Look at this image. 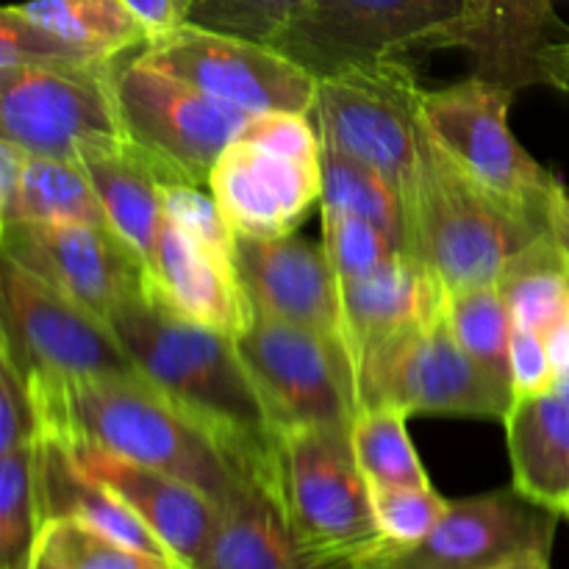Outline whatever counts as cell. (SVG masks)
Segmentation results:
<instances>
[{"label":"cell","mask_w":569,"mask_h":569,"mask_svg":"<svg viewBox=\"0 0 569 569\" xmlns=\"http://www.w3.org/2000/svg\"><path fill=\"white\" fill-rule=\"evenodd\" d=\"M78 164L87 170L89 181L98 189L114 231L142 256L150 270L167 226L164 181L159 170L144 159L131 139L89 144L78 153Z\"/></svg>","instance_id":"23"},{"label":"cell","mask_w":569,"mask_h":569,"mask_svg":"<svg viewBox=\"0 0 569 569\" xmlns=\"http://www.w3.org/2000/svg\"><path fill=\"white\" fill-rule=\"evenodd\" d=\"M37 569H59V567H56V565H53V561H50V559H48V556H44V553H42V556H39V565H37Z\"/></svg>","instance_id":"45"},{"label":"cell","mask_w":569,"mask_h":569,"mask_svg":"<svg viewBox=\"0 0 569 569\" xmlns=\"http://www.w3.org/2000/svg\"><path fill=\"white\" fill-rule=\"evenodd\" d=\"M37 453L44 520H76L81 526L106 533L109 539L128 545V548L172 561V556L167 553L159 537L117 495H111L103 483L94 481L72 459L70 448H67L59 433L42 431L37 442Z\"/></svg>","instance_id":"24"},{"label":"cell","mask_w":569,"mask_h":569,"mask_svg":"<svg viewBox=\"0 0 569 569\" xmlns=\"http://www.w3.org/2000/svg\"><path fill=\"white\" fill-rule=\"evenodd\" d=\"M237 350L278 433L342 428L359 417V381L345 348L295 322L250 309Z\"/></svg>","instance_id":"7"},{"label":"cell","mask_w":569,"mask_h":569,"mask_svg":"<svg viewBox=\"0 0 569 569\" xmlns=\"http://www.w3.org/2000/svg\"><path fill=\"white\" fill-rule=\"evenodd\" d=\"M445 311H448V322L456 339L470 353V359L489 378H495L506 392L515 395V383H511L515 320H511V311L500 295L498 283L448 295V309Z\"/></svg>","instance_id":"32"},{"label":"cell","mask_w":569,"mask_h":569,"mask_svg":"<svg viewBox=\"0 0 569 569\" xmlns=\"http://www.w3.org/2000/svg\"><path fill=\"white\" fill-rule=\"evenodd\" d=\"M148 28L150 39L176 31L187 22V0H120Z\"/></svg>","instance_id":"40"},{"label":"cell","mask_w":569,"mask_h":569,"mask_svg":"<svg viewBox=\"0 0 569 569\" xmlns=\"http://www.w3.org/2000/svg\"><path fill=\"white\" fill-rule=\"evenodd\" d=\"M192 569H359L306 548L283 517L278 489L256 481L222 509L220 528Z\"/></svg>","instance_id":"21"},{"label":"cell","mask_w":569,"mask_h":569,"mask_svg":"<svg viewBox=\"0 0 569 569\" xmlns=\"http://www.w3.org/2000/svg\"><path fill=\"white\" fill-rule=\"evenodd\" d=\"M339 287H342L345 326H348L356 381L361 365L376 350L403 337L411 328L431 322L448 306V292L442 283L409 253L398 256L376 276Z\"/></svg>","instance_id":"20"},{"label":"cell","mask_w":569,"mask_h":569,"mask_svg":"<svg viewBox=\"0 0 569 569\" xmlns=\"http://www.w3.org/2000/svg\"><path fill=\"white\" fill-rule=\"evenodd\" d=\"M117 103L128 139L164 183L209 187L217 159L250 122V111L128 56L117 67Z\"/></svg>","instance_id":"9"},{"label":"cell","mask_w":569,"mask_h":569,"mask_svg":"<svg viewBox=\"0 0 569 569\" xmlns=\"http://www.w3.org/2000/svg\"><path fill=\"white\" fill-rule=\"evenodd\" d=\"M106 322L153 387L226 437L259 453H278L281 433L244 370L233 333L176 315L153 292L122 303Z\"/></svg>","instance_id":"3"},{"label":"cell","mask_w":569,"mask_h":569,"mask_svg":"<svg viewBox=\"0 0 569 569\" xmlns=\"http://www.w3.org/2000/svg\"><path fill=\"white\" fill-rule=\"evenodd\" d=\"M537 70L539 83L569 94V31L565 37L550 33L548 42L537 50Z\"/></svg>","instance_id":"41"},{"label":"cell","mask_w":569,"mask_h":569,"mask_svg":"<svg viewBox=\"0 0 569 569\" xmlns=\"http://www.w3.org/2000/svg\"><path fill=\"white\" fill-rule=\"evenodd\" d=\"M209 189L233 233L278 239L295 233L320 203V161H300L237 139L217 159Z\"/></svg>","instance_id":"18"},{"label":"cell","mask_w":569,"mask_h":569,"mask_svg":"<svg viewBox=\"0 0 569 569\" xmlns=\"http://www.w3.org/2000/svg\"><path fill=\"white\" fill-rule=\"evenodd\" d=\"M561 517H565V520H569V503L565 506V509H561Z\"/></svg>","instance_id":"46"},{"label":"cell","mask_w":569,"mask_h":569,"mask_svg":"<svg viewBox=\"0 0 569 569\" xmlns=\"http://www.w3.org/2000/svg\"><path fill=\"white\" fill-rule=\"evenodd\" d=\"M150 292L187 320L237 337L250 303L239 283L233 256L200 242L167 220L150 261Z\"/></svg>","instance_id":"19"},{"label":"cell","mask_w":569,"mask_h":569,"mask_svg":"<svg viewBox=\"0 0 569 569\" xmlns=\"http://www.w3.org/2000/svg\"><path fill=\"white\" fill-rule=\"evenodd\" d=\"M189 3H192V0H187V9H189Z\"/></svg>","instance_id":"48"},{"label":"cell","mask_w":569,"mask_h":569,"mask_svg":"<svg viewBox=\"0 0 569 569\" xmlns=\"http://www.w3.org/2000/svg\"><path fill=\"white\" fill-rule=\"evenodd\" d=\"M6 222H76L114 231L78 161L33 156L0 139V226Z\"/></svg>","instance_id":"22"},{"label":"cell","mask_w":569,"mask_h":569,"mask_svg":"<svg viewBox=\"0 0 569 569\" xmlns=\"http://www.w3.org/2000/svg\"><path fill=\"white\" fill-rule=\"evenodd\" d=\"M322 248L331 259L339 283L376 276L406 253L383 228L361 217L331 214V211H322Z\"/></svg>","instance_id":"35"},{"label":"cell","mask_w":569,"mask_h":569,"mask_svg":"<svg viewBox=\"0 0 569 569\" xmlns=\"http://www.w3.org/2000/svg\"><path fill=\"white\" fill-rule=\"evenodd\" d=\"M450 500L433 487H372V511L389 548H411L437 528Z\"/></svg>","instance_id":"36"},{"label":"cell","mask_w":569,"mask_h":569,"mask_svg":"<svg viewBox=\"0 0 569 569\" xmlns=\"http://www.w3.org/2000/svg\"><path fill=\"white\" fill-rule=\"evenodd\" d=\"M0 353L33 387L137 372L109 322L6 256L0 261Z\"/></svg>","instance_id":"8"},{"label":"cell","mask_w":569,"mask_h":569,"mask_svg":"<svg viewBox=\"0 0 569 569\" xmlns=\"http://www.w3.org/2000/svg\"><path fill=\"white\" fill-rule=\"evenodd\" d=\"M542 339H545V345H548V353H550V361H553V367H556V376H559V381H567L569 378V309L565 311V317H561V320L556 322L548 333H545Z\"/></svg>","instance_id":"42"},{"label":"cell","mask_w":569,"mask_h":569,"mask_svg":"<svg viewBox=\"0 0 569 569\" xmlns=\"http://www.w3.org/2000/svg\"><path fill=\"white\" fill-rule=\"evenodd\" d=\"M515 328L545 337L569 309V256L553 233L522 248L498 278Z\"/></svg>","instance_id":"28"},{"label":"cell","mask_w":569,"mask_h":569,"mask_svg":"<svg viewBox=\"0 0 569 569\" xmlns=\"http://www.w3.org/2000/svg\"><path fill=\"white\" fill-rule=\"evenodd\" d=\"M278 500L295 537L315 553L365 561L387 545L372 511V487L342 428L281 433Z\"/></svg>","instance_id":"5"},{"label":"cell","mask_w":569,"mask_h":569,"mask_svg":"<svg viewBox=\"0 0 569 569\" xmlns=\"http://www.w3.org/2000/svg\"><path fill=\"white\" fill-rule=\"evenodd\" d=\"M120 61L0 67V139L70 161L89 144L128 139L117 103Z\"/></svg>","instance_id":"10"},{"label":"cell","mask_w":569,"mask_h":569,"mask_svg":"<svg viewBox=\"0 0 569 569\" xmlns=\"http://www.w3.org/2000/svg\"><path fill=\"white\" fill-rule=\"evenodd\" d=\"M42 553L59 569H178L170 559L128 548L76 520H50Z\"/></svg>","instance_id":"34"},{"label":"cell","mask_w":569,"mask_h":569,"mask_svg":"<svg viewBox=\"0 0 569 569\" xmlns=\"http://www.w3.org/2000/svg\"><path fill=\"white\" fill-rule=\"evenodd\" d=\"M42 437V415L31 381L0 353V453L26 448Z\"/></svg>","instance_id":"37"},{"label":"cell","mask_w":569,"mask_h":569,"mask_svg":"<svg viewBox=\"0 0 569 569\" xmlns=\"http://www.w3.org/2000/svg\"><path fill=\"white\" fill-rule=\"evenodd\" d=\"M44 528L37 442L0 453V569H37Z\"/></svg>","instance_id":"30"},{"label":"cell","mask_w":569,"mask_h":569,"mask_svg":"<svg viewBox=\"0 0 569 569\" xmlns=\"http://www.w3.org/2000/svg\"><path fill=\"white\" fill-rule=\"evenodd\" d=\"M0 248L6 259L100 320L150 292L142 256L117 231L76 222H6Z\"/></svg>","instance_id":"14"},{"label":"cell","mask_w":569,"mask_h":569,"mask_svg":"<svg viewBox=\"0 0 569 569\" xmlns=\"http://www.w3.org/2000/svg\"><path fill=\"white\" fill-rule=\"evenodd\" d=\"M239 139H248V142L300 161H320L322 142L317 126H311V114H295V111L253 114Z\"/></svg>","instance_id":"38"},{"label":"cell","mask_w":569,"mask_h":569,"mask_svg":"<svg viewBox=\"0 0 569 569\" xmlns=\"http://www.w3.org/2000/svg\"><path fill=\"white\" fill-rule=\"evenodd\" d=\"M483 0H309L276 48L317 78L417 48H465Z\"/></svg>","instance_id":"4"},{"label":"cell","mask_w":569,"mask_h":569,"mask_svg":"<svg viewBox=\"0 0 569 569\" xmlns=\"http://www.w3.org/2000/svg\"><path fill=\"white\" fill-rule=\"evenodd\" d=\"M59 437L67 442L72 459L159 537L178 569H192L203 559L222 520V509L209 495L170 472L122 459L83 437Z\"/></svg>","instance_id":"17"},{"label":"cell","mask_w":569,"mask_h":569,"mask_svg":"<svg viewBox=\"0 0 569 569\" xmlns=\"http://www.w3.org/2000/svg\"><path fill=\"white\" fill-rule=\"evenodd\" d=\"M561 515L520 489H492L450 500L448 511L411 548L381 545L359 569H489L522 550H553Z\"/></svg>","instance_id":"15"},{"label":"cell","mask_w":569,"mask_h":569,"mask_svg":"<svg viewBox=\"0 0 569 569\" xmlns=\"http://www.w3.org/2000/svg\"><path fill=\"white\" fill-rule=\"evenodd\" d=\"M561 389H565V392L569 395V378H567V381H561Z\"/></svg>","instance_id":"47"},{"label":"cell","mask_w":569,"mask_h":569,"mask_svg":"<svg viewBox=\"0 0 569 569\" xmlns=\"http://www.w3.org/2000/svg\"><path fill=\"white\" fill-rule=\"evenodd\" d=\"M515 487L537 503L559 511L569 503V395L515 398L503 420Z\"/></svg>","instance_id":"25"},{"label":"cell","mask_w":569,"mask_h":569,"mask_svg":"<svg viewBox=\"0 0 569 569\" xmlns=\"http://www.w3.org/2000/svg\"><path fill=\"white\" fill-rule=\"evenodd\" d=\"M511 383H515V398L559 389L561 381L556 376L553 361H550L548 345L539 333L515 328V339H511Z\"/></svg>","instance_id":"39"},{"label":"cell","mask_w":569,"mask_h":569,"mask_svg":"<svg viewBox=\"0 0 569 569\" xmlns=\"http://www.w3.org/2000/svg\"><path fill=\"white\" fill-rule=\"evenodd\" d=\"M515 89L472 72L445 89H426L422 117L442 148L495 192L548 217L561 181L539 164L509 128Z\"/></svg>","instance_id":"13"},{"label":"cell","mask_w":569,"mask_h":569,"mask_svg":"<svg viewBox=\"0 0 569 569\" xmlns=\"http://www.w3.org/2000/svg\"><path fill=\"white\" fill-rule=\"evenodd\" d=\"M233 267L250 309L309 328L350 353L342 287L322 242L295 233L278 239L233 233Z\"/></svg>","instance_id":"16"},{"label":"cell","mask_w":569,"mask_h":569,"mask_svg":"<svg viewBox=\"0 0 569 569\" xmlns=\"http://www.w3.org/2000/svg\"><path fill=\"white\" fill-rule=\"evenodd\" d=\"M322 211L350 214L383 228L409 253V209L406 198L387 176L356 156L322 144Z\"/></svg>","instance_id":"29"},{"label":"cell","mask_w":569,"mask_h":569,"mask_svg":"<svg viewBox=\"0 0 569 569\" xmlns=\"http://www.w3.org/2000/svg\"><path fill=\"white\" fill-rule=\"evenodd\" d=\"M306 6L309 0H192L187 22L276 48L278 39L300 20Z\"/></svg>","instance_id":"33"},{"label":"cell","mask_w":569,"mask_h":569,"mask_svg":"<svg viewBox=\"0 0 569 569\" xmlns=\"http://www.w3.org/2000/svg\"><path fill=\"white\" fill-rule=\"evenodd\" d=\"M426 89L403 59L350 64L317 78L320 142L356 156L409 194L426 133Z\"/></svg>","instance_id":"6"},{"label":"cell","mask_w":569,"mask_h":569,"mask_svg":"<svg viewBox=\"0 0 569 569\" xmlns=\"http://www.w3.org/2000/svg\"><path fill=\"white\" fill-rule=\"evenodd\" d=\"M14 9L94 61L128 59L150 42L148 28L120 0H28Z\"/></svg>","instance_id":"27"},{"label":"cell","mask_w":569,"mask_h":569,"mask_svg":"<svg viewBox=\"0 0 569 569\" xmlns=\"http://www.w3.org/2000/svg\"><path fill=\"white\" fill-rule=\"evenodd\" d=\"M489 569H550V553L548 550H522Z\"/></svg>","instance_id":"44"},{"label":"cell","mask_w":569,"mask_h":569,"mask_svg":"<svg viewBox=\"0 0 569 569\" xmlns=\"http://www.w3.org/2000/svg\"><path fill=\"white\" fill-rule=\"evenodd\" d=\"M137 59L250 114H311L315 109L317 76L272 44L183 22L176 31L150 39Z\"/></svg>","instance_id":"12"},{"label":"cell","mask_w":569,"mask_h":569,"mask_svg":"<svg viewBox=\"0 0 569 569\" xmlns=\"http://www.w3.org/2000/svg\"><path fill=\"white\" fill-rule=\"evenodd\" d=\"M553 28V0H483L481 22L461 50L476 56V76L517 92L539 83L537 50Z\"/></svg>","instance_id":"26"},{"label":"cell","mask_w":569,"mask_h":569,"mask_svg":"<svg viewBox=\"0 0 569 569\" xmlns=\"http://www.w3.org/2000/svg\"><path fill=\"white\" fill-rule=\"evenodd\" d=\"M448 309V306H445ZM359 403L398 406L406 415H453L503 422L515 395L470 359L448 311L392 339L359 370Z\"/></svg>","instance_id":"11"},{"label":"cell","mask_w":569,"mask_h":569,"mask_svg":"<svg viewBox=\"0 0 569 569\" xmlns=\"http://www.w3.org/2000/svg\"><path fill=\"white\" fill-rule=\"evenodd\" d=\"M548 228L553 233L556 242L561 244V250L569 256V187L561 183L556 198L550 200V209H548Z\"/></svg>","instance_id":"43"},{"label":"cell","mask_w":569,"mask_h":569,"mask_svg":"<svg viewBox=\"0 0 569 569\" xmlns=\"http://www.w3.org/2000/svg\"><path fill=\"white\" fill-rule=\"evenodd\" d=\"M31 389L42 431L83 437L122 459L170 472L220 509L256 481L278 489V453H259L226 437L139 372Z\"/></svg>","instance_id":"1"},{"label":"cell","mask_w":569,"mask_h":569,"mask_svg":"<svg viewBox=\"0 0 569 569\" xmlns=\"http://www.w3.org/2000/svg\"><path fill=\"white\" fill-rule=\"evenodd\" d=\"M406 422L409 415L389 403L361 409L353 420L350 442L370 487H431Z\"/></svg>","instance_id":"31"},{"label":"cell","mask_w":569,"mask_h":569,"mask_svg":"<svg viewBox=\"0 0 569 569\" xmlns=\"http://www.w3.org/2000/svg\"><path fill=\"white\" fill-rule=\"evenodd\" d=\"M406 209L409 256L448 295L498 283L503 267L550 231L548 217L467 172L428 126Z\"/></svg>","instance_id":"2"}]
</instances>
